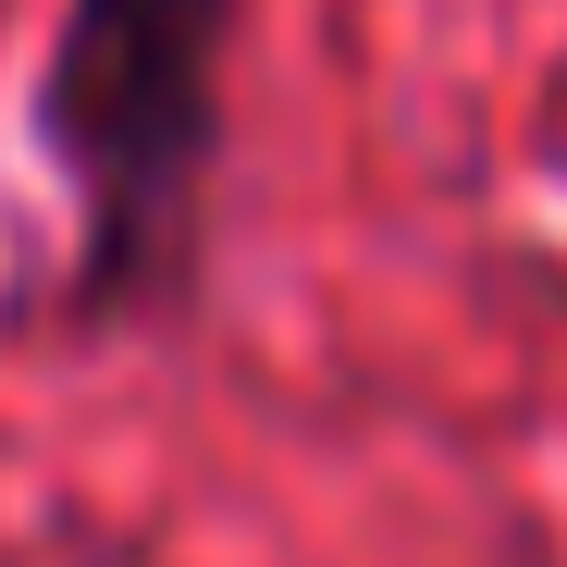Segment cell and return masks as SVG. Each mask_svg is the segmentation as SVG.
<instances>
[{"mask_svg":"<svg viewBox=\"0 0 567 567\" xmlns=\"http://www.w3.org/2000/svg\"><path fill=\"white\" fill-rule=\"evenodd\" d=\"M223 50L235 0H62L38 74V148L74 198V297L136 321L185 297L223 173Z\"/></svg>","mask_w":567,"mask_h":567,"instance_id":"obj_1","label":"cell"}]
</instances>
